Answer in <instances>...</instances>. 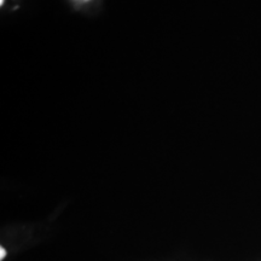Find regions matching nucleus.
<instances>
[{"label": "nucleus", "instance_id": "nucleus-2", "mask_svg": "<svg viewBox=\"0 0 261 261\" xmlns=\"http://www.w3.org/2000/svg\"><path fill=\"white\" fill-rule=\"evenodd\" d=\"M4 4V0H0V5H3Z\"/></svg>", "mask_w": 261, "mask_h": 261}, {"label": "nucleus", "instance_id": "nucleus-1", "mask_svg": "<svg viewBox=\"0 0 261 261\" xmlns=\"http://www.w3.org/2000/svg\"><path fill=\"white\" fill-rule=\"evenodd\" d=\"M6 256V250L4 247H0V261L4 260V257Z\"/></svg>", "mask_w": 261, "mask_h": 261}]
</instances>
